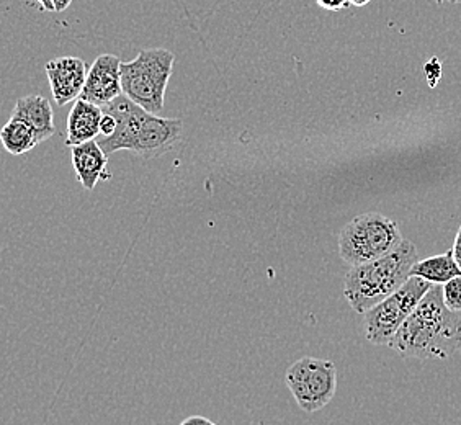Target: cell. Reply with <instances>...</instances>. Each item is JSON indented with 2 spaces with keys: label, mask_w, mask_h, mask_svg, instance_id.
Masks as SVG:
<instances>
[{
  "label": "cell",
  "mask_w": 461,
  "mask_h": 425,
  "mask_svg": "<svg viewBox=\"0 0 461 425\" xmlns=\"http://www.w3.org/2000/svg\"><path fill=\"white\" fill-rule=\"evenodd\" d=\"M460 314L445 304L444 288L432 285L390 347L402 358H448L461 348Z\"/></svg>",
  "instance_id": "cell-1"
},
{
  "label": "cell",
  "mask_w": 461,
  "mask_h": 425,
  "mask_svg": "<svg viewBox=\"0 0 461 425\" xmlns=\"http://www.w3.org/2000/svg\"><path fill=\"white\" fill-rule=\"evenodd\" d=\"M104 113L115 116L116 131L97 141L107 156L116 151L136 152L142 159H156L169 152L182 138L184 123L177 118H159L131 98L120 95L104 106Z\"/></svg>",
  "instance_id": "cell-2"
},
{
  "label": "cell",
  "mask_w": 461,
  "mask_h": 425,
  "mask_svg": "<svg viewBox=\"0 0 461 425\" xmlns=\"http://www.w3.org/2000/svg\"><path fill=\"white\" fill-rule=\"evenodd\" d=\"M416 246L411 240H402L400 248L388 256L355 266L347 272L344 294L352 310L365 314L378 303L398 292L411 278L412 267L419 262Z\"/></svg>",
  "instance_id": "cell-3"
},
{
  "label": "cell",
  "mask_w": 461,
  "mask_h": 425,
  "mask_svg": "<svg viewBox=\"0 0 461 425\" xmlns=\"http://www.w3.org/2000/svg\"><path fill=\"white\" fill-rule=\"evenodd\" d=\"M398 222L380 212H365L347 222L339 234V254L350 266L388 256L402 244Z\"/></svg>",
  "instance_id": "cell-4"
},
{
  "label": "cell",
  "mask_w": 461,
  "mask_h": 425,
  "mask_svg": "<svg viewBox=\"0 0 461 425\" xmlns=\"http://www.w3.org/2000/svg\"><path fill=\"white\" fill-rule=\"evenodd\" d=\"M174 53L164 48L144 50L133 61L122 64L123 94L149 113L159 115L174 69Z\"/></svg>",
  "instance_id": "cell-5"
},
{
  "label": "cell",
  "mask_w": 461,
  "mask_h": 425,
  "mask_svg": "<svg viewBox=\"0 0 461 425\" xmlns=\"http://www.w3.org/2000/svg\"><path fill=\"white\" fill-rule=\"evenodd\" d=\"M432 285L420 276H411L398 292L366 311L364 318L366 340L373 346H390L393 337L416 311Z\"/></svg>",
  "instance_id": "cell-6"
},
{
  "label": "cell",
  "mask_w": 461,
  "mask_h": 425,
  "mask_svg": "<svg viewBox=\"0 0 461 425\" xmlns=\"http://www.w3.org/2000/svg\"><path fill=\"white\" fill-rule=\"evenodd\" d=\"M286 386L306 412L326 408L338 390V368L329 360L304 357L286 372Z\"/></svg>",
  "instance_id": "cell-7"
},
{
  "label": "cell",
  "mask_w": 461,
  "mask_h": 425,
  "mask_svg": "<svg viewBox=\"0 0 461 425\" xmlns=\"http://www.w3.org/2000/svg\"><path fill=\"white\" fill-rule=\"evenodd\" d=\"M122 64L123 62L115 54H100L90 66L87 80L79 98L104 108L115 98L123 95Z\"/></svg>",
  "instance_id": "cell-8"
},
{
  "label": "cell",
  "mask_w": 461,
  "mask_h": 425,
  "mask_svg": "<svg viewBox=\"0 0 461 425\" xmlns=\"http://www.w3.org/2000/svg\"><path fill=\"white\" fill-rule=\"evenodd\" d=\"M46 74L56 105L64 106L80 97L89 71L87 64L79 58L66 56L48 62Z\"/></svg>",
  "instance_id": "cell-9"
},
{
  "label": "cell",
  "mask_w": 461,
  "mask_h": 425,
  "mask_svg": "<svg viewBox=\"0 0 461 425\" xmlns=\"http://www.w3.org/2000/svg\"><path fill=\"white\" fill-rule=\"evenodd\" d=\"M72 164L80 185L86 190H94L98 180H110L107 172L108 156L100 148L97 140L84 142L71 148Z\"/></svg>",
  "instance_id": "cell-10"
},
{
  "label": "cell",
  "mask_w": 461,
  "mask_h": 425,
  "mask_svg": "<svg viewBox=\"0 0 461 425\" xmlns=\"http://www.w3.org/2000/svg\"><path fill=\"white\" fill-rule=\"evenodd\" d=\"M104 108L77 98L68 116V138L66 146H79L95 140L100 134V122Z\"/></svg>",
  "instance_id": "cell-11"
},
{
  "label": "cell",
  "mask_w": 461,
  "mask_h": 425,
  "mask_svg": "<svg viewBox=\"0 0 461 425\" xmlns=\"http://www.w3.org/2000/svg\"><path fill=\"white\" fill-rule=\"evenodd\" d=\"M12 116L27 122L35 130L41 142L50 140L56 131L53 106L48 98L41 97V95H28V97L20 98L15 104Z\"/></svg>",
  "instance_id": "cell-12"
},
{
  "label": "cell",
  "mask_w": 461,
  "mask_h": 425,
  "mask_svg": "<svg viewBox=\"0 0 461 425\" xmlns=\"http://www.w3.org/2000/svg\"><path fill=\"white\" fill-rule=\"evenodd\" d=\"M411 276H420L434 285H445L453 278L461 276V267L458 266L453 250H448L440 256L419 260L412 267Z\"/></svg>",
  "instance_id": "cell-13"
},
{
  "label": "cell",
  "mask_w": 461,
  "mask_h": 425,
  "mask_svg": "<svg viewBox=\"0 0 461 425\" xmlns=\"http://www.w3.org/2000/svg\"><path fill=\"white\" fill-rule=\"evenodd\" d=\"M0 138L4 142V148L14 156H22L25 152L32 151L41 142L35 130L27 122L14 116L10 118L9 123L2 128Z\"/></svg>",
  "instance_id": "cell-14"
},
{
  "label": "cell",
  "mask_w": 461,
  "mask_h": 425,
  "mask_svg": "<svg viewBox=\"0 0 461 425\" xmlns=\"http://www.w3.org/2000/svg\"><path fill=\"white\" fill-rule=\"evenodd\" d=\"M444 298L445 304L455 311V312H461V276H456L450 280L448 284L444 286Z\"/></svg>",
  "instance_id": "cell-15"
},
{
  "label": "cell",
  "mask_w": 461,
  "mask_h": 425,
  "mask_svg": "<svg viewBox=\"0 0 461 425\" xmlns=\"http://www.w3.org/2000/svg\"><path fill=\"white\" fill-rule=\"evenodd\" d=\"M316 4L321 9L329 10V12H340L346 10L350 4V0H316Z\"/></svg>",
  "instance_id": "cell-16"
},
{
  "label": "cell",
  "mask_w": 461,
  "mask_h": 425,
  "mask_svg": "<svg viewBox=\"0 0 461 425\" xmlns=\"http://www.w3.org/2000/svg\"><path fill=\"white\" fill-rule=\"evenodd\" d=\"M116 118L110 113H104L100 122V136H112L116 131Z\"/></svg>",
  "instance_id": "cell-17"
},
{
  "label": "cell",
  "mask_w": 461,
  "mask_h": 425,
  "mask_svg": "<svg viewBox=\"0 0 461 425\" xmlns=\"http://www.w3.org/2000/svg\"><path fill=\"white\" fill-rule=\"evenodd\" d=\"M180 425H218L214 424L213 420H210V419H206V417L202 416H194L188 417L185 419L184 422Z\"/></svg>",
  "instance_id": "cell-18"
},
{
  "label": "cell",
  "mask_w": 461,
  "mask_h": 425,
  "mask_svg": "<svg viewBox=\"0 0 461 425\" xmlns=\"http://www.w3.org/2000/svg\"><path fill=\"white\" fill-rule=\"evenodd\" d=\"M453 254H455V258H456V262H458V266L461 267V226L458 232H456V238H455V244H453Z\"/></svg>",
  "instance_id": "cell-19"
},
{
  "label": "cell",
  "mask_w": 461,
  "mask_h": 425,
  "mask_svg": "<svg viewBox=\"0 0 461 425\" xmlns=\"http://www.w3.org/2000/svg\"><path fill=\"white\" fill-rule=\"evenodd\" d=\"M53 2L56 12H64V10L71 5L72 0H53Z\"/></svg>",
  "instance_id": "cell-20"
},
{
  "label": "cell",
  "mask_w": 461,
  "mask_h": 425,
  "mask_svg": "<svg viewBox=\"0 0 461 425\" xmlns=\"http://www.w3.org/2000/svg\"><path fill=\"white\" fill-rule=\"evenodd\" d=\"M38 2L41 4V7H43L46 12H56L53 0H38Z\"/></svg>",
  "instance_id": "cell-21"
},
{
  "label": "cell",
  "mask_w": 461,
  "mask_h": 425,
  "mask_svg": "<svg viewBox=\"0 0 461 425\" xmlns=\"http://www.w3.org/2000/svg\"><path fill=\"white\" fill-rule=\"evenodd\" d=\"M372 0H350V4L355 5V7H364L366 4H370Z\"/></svg>",
  "instance_id": "cell-22"
},
{
  "label": "cell",
  "mask_w": 461,
  "mask_h": 425,
  "mask_svg": "<svg viewBox=\"0 0 461 425\" xmlns=\"http://www.w3.org/2000/svg\"><path fill=\"white\" fill-rule=\"evenodd\" d=\"M435 4H461V0H430Z\"/></svg>",
  "instance_id": "cell-23"
}]
</instances>
